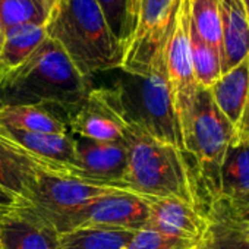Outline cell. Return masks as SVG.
<instances>
[{"label": "cell", "mask_w": 249, "mask_h": 249, "mask_svg": "<svg viewBox=\"0 0 249 249\" xmlns=\"http://www.w3.org/2000/svg\"><path fill=\"white\" fill-rule=\"evenodd\" d=\"M123 141L128 164L117 189L142 198H179L199 207L194 173L178 145L159 140L132 122H128Z\"/></svg>", "instance_id": "cell-1"}, {"label": "cell", "mask_w": 249, "mask_h": 249, "mask_svg": "<svg viewBox=\"0 0 249 249\" xmlns=\"http://www.w3.org/2000/svg\"><path fill=\"white\" fill-rule=\"evenodd\" d=\"M89 89V79L49 37L22 65L0 76V98L5 106L53 104L71 111Z\"/></svg>", "instance_id": "cell-2"}, {"label": "cell", "mask_w": 249, "mask_h": 249, "mask_svg": "<svg viewBox=\"0 0 249 249\" xmlns=\"http://www.w3.org/2000/svg\"><path fill=\"white\" fill-rule=\"evenodd\" d=\"M46 34L88 79L122 66L126 47L111 33L95 0H56Z\"/></svg>", "instance_id": "cell-3"}, {"label": "cell", "mask_w": 249, "mask_h": 249, "mask_svg": "<svg viewBox=\"0 0 249 249\" xmlns=\"http://www.w3.org/2000/svg\"><path fill=\"white\" fill-rule=\"evenodd\" d=\"M166 46L156 54L145 76L124 73L111 87L126 122L145 128L161 141L178 145L175 114L166 75ZM179 147V145H178Z\"/></svg>", "instance_id": "cell-4"}, {"label": "cell", "mask_w": 249, "mask_h": 249, "mask_svg": "<svg viewBox=\"0 0 249 249\" xmlns=\"http://www.w3.org/2000/svg\"><path fill=\"white\" fill-rule=\"evenodd\" d=\"M237 131L220 113L208 89L199 88L195 103L189 157L195 161V189L198 199L204 195L207 207L218 199L220 169L226 151Z\"/></svg>", "instance_id": "cell-5"}, {"label": "cell", "mask_w": 249, "mask_h": 249, "mask_svg": "<svg viewBox=\"0 0 249 249\" xmlns=\"http://www.w3.org/2000/svg\"><path fill=\"white\" fill-rule=\"evenodd\" d=\"M189 19V0H180L166 46V75L175 114L178 145L186 157L189 156L195 103L199 91L191 59Z\"/></svg>", "instance_id": "cell-6"}, {"label": "cell", "mask_w": 249, "mask_h": 249, "mask_svg": "<svg viewBox=\"0 0 249 249\" xmlns=\"http://www.w3.org/2000/svg\"><path fill=\"white\" fill-rule=\"evenodd\" d=\"M180 0H142L138 22L126 44L120 71L145 76L156 54L167 43Z\"/></svg>", "instance_id": "cell-7"}, {"label": "cell", "mask_w": 249, "mask_h": 249, "mask_svg": "<svg viewBox=\"0 0 249 249\" xmlns=\"http://www.w3.org/2000/svg\"><path fill=\"white\" fill-rule=\"evenodd\" d=\"M114 189L92 185L71 175L41 172L33 189L30 204L46 215L60 231L63 223L71 215Z\"/></svg>", "instance_id": "cell-8"}, {"label": "cell", "mask_w": 249, "mask_h": 249, "mask_svg": "<svg viewBox=\"0 0 249 249\" xmlns=\"http://www.w3.org/2000/svg\"><path fill=\"white\" fill-rule=\"evenodd\" d=\"M148 199L128 191L114 189L71 215L60 234L79 227H103L119 230L144 229L148 220Z\"/></svg>", "instance_id": "cell-9"}, {"label": "cell", "mask_w": 249, "mask_h": 249, "mask_svg": "<svg viewBox=\"0 0 249 249\" xmlns=\"http://www.w3.org/2000/svg\"><path fill=\"white\" fill-rule=\"evenodd\" d=\"M68 122L72 135L104 142L123 141L128 126L113 88H91Z\"/></svg>", "instance_id": "cell-10"}, {"label": "cell", "mask_w": 249, "mask_h": 249, "mask_svg": "<svg viewBox=\"0 0 249 249\" xmlns=\"http://www.w3.org/2000/svg\"><path fill=\"white\" fill-rule=\"evenodd\" d=\"M72 176L92 185L116 188L128 164V150L124 141L104 142L76 135H72Z\"/></svg>", "instance_id": "cell-11"}, {"label": "cell", "mask_w": 249, "mask_h": 249, "mask_svg": "<svg viewBox=\"0 0 249 249\" xmlns=\"http://www.w3.org/2000/svg\"><path fill=\"white\" fill-rule=\"evenodd\" d=\"M0 249H63L60 231L31 204L0 210Z\"/></svg>", "instance_id": "cell-12"}, {"label": "cell", "mask_w": 249, "mask_h": 249, "mask_svg": "<svg viewBox=\"0 0 249 249\" xmlns=\"http://www.w3.org/2000/svg\"><path fill=\"white\" fill-rule=\"evenodd\" d=\"M148 220L145 227L160 233L198 242L207 227L205 213L195 204L179 198H147Z\"/></svg>", "instance_id": "cell-13"}, {"label": "cell", "mask_w": 249, "mask_h": 249, "mask_svg": "<svg viewBox=\"0 0 249 249\" xmlns=\"http://www.w3.org/2000/svg\"><path fill=\"white\" fill-rule=\"evenodd\" d=\"M41 172L71 175L69 170L52 166L0 137V188L30 204L33 189Z\"/></svg>", "instance_id": "cell-14"}, {"label": "cell", "mask_w": 249, "mask_h": 249, "mask_svg": "<svg viewBox=\"0 0 249 249\" xmlns=\"http://www.w3.org/2000/svg\"><path fill=\"white\" fill-rule=\"evenodd\" d=\"M218 199L242 218L249 214V137L236 135L226 151L220 169Z\"/></svg>", "instance_id": "cell-15"}, {"label": "cell", "mask_w": 249, "mask_h": 249, "mask_svg": "<svg viewBox=\"0 0 249 249\" xmlns=\"http://www.w3.org/2000/svg\"><path fill=\"white\" fill-rule=\"evenodd\" d=\"M207 227L196 249H249V223L217 199L204 211Z\"/></svg>", "instance_id": "cell-16"}, {"label": "cell", "mask_w": 249, "mask_h": 249, "mask_svg": "<svg viewBox=\"0 0 249 249\" xmlns=\"http://www.w3.org/2000/svg\"><path fill=\"white\" fill-rule=\"evenodd\" d=\"M0 137L52 166L69 170L72 175L73 138L71 134L30 132L0 123Z\"/></svg>", "instance_id": "cell-17"}, {"label": "cell", "mask_w": 249, "mask_h": 249, "mask_svg": "<svg viewBox=\"0 0 249 249\" xmlns=\"http://www.w3.org/2000/svg\"><path fill=\"white\" fill-rule=\"evenodd\" d=\"M221 15V73L249 57V21L243 0H218Z\"/></svg>", "instance_id": "cell-18"}, {"label": "cell", "mask_w": 249, "mask_h": 249, "mask_svg": "<svg viewBox=\"0 0 249 249\" xmlns=\"http://www.w3.org/2000/svg\"><path fill=\"white\" fill-rule=\"evenodd\" d=\"M208 91L220 113L237 129L249 95V57L221 73Z\"/></svg>", "instance_id": "cell-19"}, {"label": "cell", "mask_w": 249, "mask_h": 249, "mask_svg": "<svg viewBox=\"0 0 249 249\" xmlns=\"http://www.w3.org/2000/svg\"><path fill=\"white\" fill-rule=\"evenodd\" d=\"M50 104H15L0 108V123L11 128L44 132V134H71L69 122L49 108Z\"/></svg>", "instance_id": "cell-20"}, {"label": "cell", "mask_w": 249, "mask_h": 249, "mask_svg": "<svg viewBox=\"0 0 249 249\" xmlns=\"http://www.w3.org/2000/svg\"><path fill=\"white\" fill-rule=\"evenodd\" d=\"M46 38V27L41 25L27 24L8 28L0 52V76L22 65Z\"/></svg>", "instance_id": "cell-21"}, {"label": "cell", "mask_w": 249, "mask_h": 249, "mask_svg": "<svg viewBox=\"0 0 249 249\" xmlns=\"http://www.w3.org/2000/svg\"><path fill=\"white\" fill-rule=\"evenodd\" d=\"M132 230L79 227L60 234L63 249H126Z\"/></svg>", "instance_id": "cell-22"}, {"label": "cell", "mask_w": 249, "mask_h": 249, "mask_svg": "<svg viewBox=\"0 0 249 249\" xmlns=\"http://www.w3.org/2000/svg\"><path fill=\"white\" fill-rule=\"evenodd\" d=\"M56 0H0V27L6 31L17 25L46 27Z\"/></svg>", "instance_id": "cell-23"}, {"label": "cell", "mask_w": 249, "mask_h": 249, "mask_svg": "<svg viewBox=\"0 0 249 249\" xmlns=\"http://www.w3.org/2000/svg\"><path fill=\"white\" fill-rule=\"evenodd\" d=\"M189 49L195 79L199 88L210 89L221 76V56L195 31L189 19Z\"/></svg>", "instance_id": "cell-24"}, {"label": "cell", "mask_w": 249, "mask_h": 249, "mask_svg": "<svg viewBox=\"0 0 249 249\" xmlns=\"http://www.w3.org/2000/svg\"><path fill=\"white\" fill-rule=\"evenodd\" d=\"M191 24L198 36L221 56V15L218 0H189Z\"/></svg>", "instance_id": "cell-25"}, {"label": "cell", "mask_w": 249, "mask_h": 249, "mask_svg": "<svg viewBox=\"0 0 249 249\" xmlns=\"http://www.w3.org/2000/svg\"><path fill=\"white\" fill-rule=\"evenodd\" d=\"M100 6L111 33L126 47L132 37V24L129 17V0H95Z\"/></svg>", "instance_id": "cell-26"}, {"label": "cell", "mask_w": 249, "mask_h": 249, "mask_svg": "<svg viewBox=\"0 0 249 249\" xmlns=\"http://www.w3.org/2000/svg\"><path fill=\"white\" fill-rule=\"evenodd\" d=\"M195 245L196 242L179 239L144 227L134 231V236L126 249H192Z\"/></svg>", "instance_id": "cell-27"}, {"label": "cell", "mask_w": 249, "mask_h": 249, "mask_svg": "<svg viewBox=\"0 0 249 249\" xmlns=\"http://www.w3.org/2000/svg\"><path fill=\"white\" fill-rule=\"evenodd\" d=\"M22 204H28L21 201L18 196H15L14 194L8 192L6 189L0 188V210H6V208H12V207H18Z\"/></svg>", "instance_id": "cell-28"}, {"label": "cell", "mask_w": 249, "mask_h": 249, "mask_svg": "<svg viewBox=\"0 0 249 249\" xmlns=\"http://www.w3.org/2000/svg\"><path fill=\"white\" fill-rule=\"evenodd\" d=\"M141 3H142V0H129V17H131V24H132V30L134 31H135L137 22H138L140 11H141Z\"/></svg>", "instance_id": "cell-29"}, {"label": "cell", "mask_w": 249, "mask_h": 249, "mask_svg": "<svg viewBox=\"0 0 249 249\" xmlns=\"http://www.w3.org/2000/svg\"><path fill=\"white\" fill-rule=\"evenodd\" d=\"M3 43H5V31H3L2 27H0V52H2Z\"/></svg>", "instance_id": "cell-30"}, {"label": "cell", "mask_w": 249, "mask_h": 249, "mask_svg": "<svg viewBox=\"0 0 249 249\" xmlns=\"http://www.w3.org/2000/svg\"><path fill=\"white\" fill-rule=\"evenodd\" d=\"M245 3V9H246V15H248V21H249V0H243Z\"/></svg>", "instance_id": "cell-31"}, {"label": "cell", "mask_w": 249, "mask_h": 249, "mask_svg": "<svg viewBox=\"0 0 249 249\" xmlns=\"http://www.w3.org/2000/svg\"><path fill=\"white\" fill-rule=\"evenodd\" d=\"M3 106H5V104H3V101H2V98H0V108H2Z\"/></svg>", "instance_id": "cell-32"}, {"label": "cell", "mask_w": 249, "mask_h": 249, "mask_svg": "<svg viewBox=\"0 0 249 249\" xmlns=\"http://www.w3.org/2000/svg\"><path fill=\"white\" fill-rule=\"evenodd\" d=\"M243 220H245V221H248V223H249V214H248V215H246V217H245V218H243Z\"/></svg>", "instance_id": "cell-33"}, {"label": "cell", "mask_w": 249, "mask_h": 249, "mask_svg": "<svg viewBox=\"0 0 249 249\" xmlns=\"http://www.w3.org/2000/svg\"><path fill=\"white\" fill-rule=\"evenodd\" d=\"M192 249H196V245H195V246H194V248H192Z\"/></svg>", "instance_id": "cell-34"}]
</instances>
